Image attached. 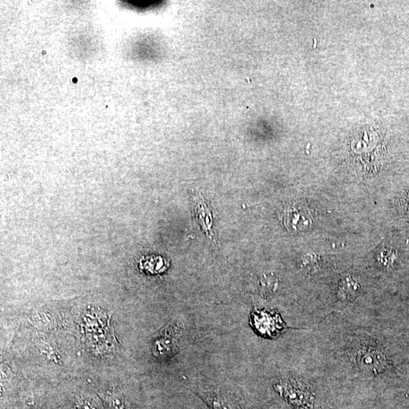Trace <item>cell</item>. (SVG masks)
Returning <instances> with one entry per match:
<instances>
[{"label": "cell", "instance_id": "6da1fadb", "mask_svg": "<svg viewBox=\"0 0 409 409\" xmlns=\"http://www.w3.org/2000/svg\"><path fill=\"white\" fill-rule=\"evenodd\" d=\"M183 327L179 322H172L154 339L152 351L160 360H167L180 350Z\"/></svg>", "mask_w": 409, "mask_h": 409}, {"label": "cell", "instance_id": "7a4b0ae2", "mask_svg": "<svg viewBox=\"0 0 409 409\" xmlns=\"http://www.w3.org/2000/svg\"><path fill=\"white\" fill-rule=\"evenodd\" d=\"M196 393L211 409H248L242 400L228 390L215 387H198Z\"/></svg>", "mask_w": 409, "mask_h": 409}, {"label": "cell", "instance_id": "3957f363", "mask_svg": "<svg viewBox=\"0 0 409 409\" xmlns=\"http://www.w3.org/2000/svg\"><path fill=\"white\" fill-rule=\"evenodd\" d=\"M284 222L285 227L291 232L308 230L313 222L312 215L306 206L293 204L286 207Z\"/></svg>", "mask_w": 409, "mask_h": 409}, {"label": "cell", "instance_id": "277c9868", "mask_svg": "<svg viewBox=\"0 0 409 409\" xmlns=\"http://www.w3.org/2000/svg\"><path fill=\"white\" fill-rule=\"evenodd\" d=\"M251 323L260 334L265 336L275 334L281 328L280 321L276 315L263 311L252 312Z\"/></svg>", "mask_w": 409, "mask_h": 409}, {"label": "cell", "instance_id": "5b68a950", "mask_svg": "<svg viewBox=\"0 0 409 409\" xmlns=\"http://www.w3.org/2000/svg\"><path fill=\"white\" fill-rule=\"evenodd\" d=\"M195 215L200 227L203 229L206 236L216 243L217 240L212 229L211 211L202 198L196 197L195 199Z\"/></svg>", "mask_w": 409, "mask_h": 409}, {"label": "cell", "instance_id": "8992f818", "mask_svg": "<svg viewBox=\"0 0 409 409\" xmlns=\"http://www.w3.org/2000/svg\"><path fill=\"white\" fill-rule=\"evenodd\" d=\"M277 278L273 274H263L258 280V287L261 293L265 295L274 293L278 287Z\"/></svg>", "mask_w": 409, "mask_h": 409}, {"label": "cell", "instance_id": "52a82bcc", "mask_svg": "<svg viewBox=\"0 0 409 409\" xmlns=\"http://www.w3.org/2000/svg\"><path fill=\"white\" fill-rule=\"evenodd\" d=\"M360 291V285L350 277H346L342 282L339 288V295L344 299H352L355 298Z\"/></svg>", "mask_w": 409, "mask_h": 409}, {"label": "cell", "instance_id": "ba28073f", "mask_svg": "<svg viewBox=\"0 0 409 409\" xmlns=\"http://www.w3.org/2000/svg\"><path fill=\"white\" fill-rule=\"evenodd\" d=\"M77 409H98V405L89 398H77L75 402Z\"/></svg>", "mask_w": 409, "mask_h": 409}, {"label": "cell", "instance_id": "9c48e42d", "mask_svg": "<svg viewBox=\"0 0 409 409\" xmlns=\"http://www.w3.org/2000/svg\"><path fill=\"white\" fill-rule=\"evenodd\" d=\"M109 401L114 409H128L123 398L118 395H112L109 397Z\"/></svg>", "mask_w": 409, "mask_h": 409}, {"label": "cell", "instance_id": "30bf717a", "mask_svg": "<svg viewBox=\"0 0 409 409\" xmlns=\"http://www.w3.org/2000/svg\"><path fill=\"white\" fill-rule=\"evenodd\" d=\"M402 207L404 213L409 216V193L403 199Z\"/></svg>", "mask_w": 409, "mask_h": 409}]
</instances>
